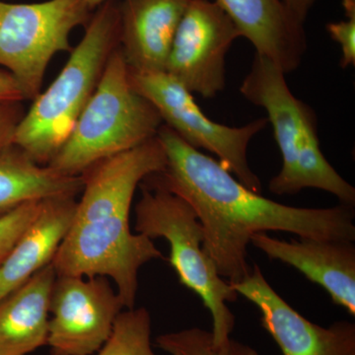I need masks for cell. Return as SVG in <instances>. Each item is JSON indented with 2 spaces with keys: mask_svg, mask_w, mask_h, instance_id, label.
Returning a JSON list of instances; mask_svg holds the SVG:
<instances>
[{
  "mask_svg": "<svg viewBox=\"0 0 355 355\" xmlns=\"http://www.w3.org/2000/svg\"><path fill=\"white\" fill-rule=\"evenodd\" d=\"M159 349L170 355H261L251 345L230 338L221 345H214L211 331L184 329L158 336Z\"/></svg>",
  "mask_w": 355,
  "mask_h": 355,
  "instance_id": "19",
  "label": "cell"
},
{
  "mask_svg": "<svg viewBox=\"0 0 355 355\" xmlns=\"http://www.w3.org/2000/svg\"><path fill=\"white\" fill-rule=\"evenodd\" d=\"M55 279L50 263L0 301V355H28L46 345Z\"/></svg>",
  "mask_w": 355,
  "mask_h": 355,
  "instance_id": "16",
  "label": "cell"
},
{
  "mask_svg": "<svg viewBox=\"0 0 355 355\" xmlns=\"http://www.w3.org/2000/svg\"><path fill=\"white\" fill-rule=\"evenodd\" d=\"M232 287L260 310L261 326L282 354L355 355L354 323L338 321L326 328L306 319L272 288L257 263Z\"/></svg>",
  "mask_w": 355,
  "mask_h": 355,
  "instance_id": "11",
  "label": "cell"
},
{
  "mask_svg": "<svg viewBox=\"0 0 355 355\" xmlns=\"http://www.w3.org/2000/svg\"><path fill=\"white\" fill-rule=\"evenodd\" d=\"M24 114L21 103L0 104V153L14 146V135Z\"/></svg>",
  "mask_w": 355,
  "mask_h": 355,
  "instance_id": "22",
  "label": "cell"
},
{
  "mask_svg": "<svg viewBox=\"0 0 355 355\" xmlns=\"http://www.w3.org/2000/svg\"><path fill=\"white\" fill-rule=\"evenodd\" d=\"M162 125L157 110L132 88L119 46L69 139L48 166L65 176L80 177L96 163L157 137Z\"/></svg>",
  "mask_w": 355,
  "mask_h": 355,
  "instance_id": "5",
  "label": "cell"
},
{
  "mask_svg": "<svg viewBox=\"0 0 355 355\" xmlns=\"http://www.w3.org/2000/svg\"><path fill=\"white\" fill-rule=\"evenodd\" d=\"M139 186L141 198L135 205V231L151 240H167L169 263L180 284L202 299L212 317L214 345H223L231 338L236 323L227 303L236 302L239 294L221 277L205 253V236L197 214L184 198L149 176Z\"/></svg>",
  "mask_w": 355,
  "mask_h": 355,
  "instance_id": "6",
  "label": "cell"
},
{
  "mask_svg": "<svg viewBox=\"0 0 355 355\" xmlns=\"http://www.w3.org/2000/svg\"><path fill=\"white\" fill-rule=\"evenodd\" d=\"M287 9L300 24L304 25L306 18L316 0H282Z\"/></svg>",
  "mask_w": 355,
  "mask_h": 355,
  "instance_id": "24",
  "label": "cell"
},
{
  "mask_svg": "<svg viewBox=\"0 0 355 355\" xmlns=\"http://www.w3.org/2000/svg\"><path fill=\"white\" fill-rule=\"evenodd\" d=\"M240 91L248 101L266 110L282 153V170L268 184L270 193L295 195L304 189H317L335 196L342 205L354 207V187L324 157L316 114L293 95L286 73L272 60L254 53Z\"/></svg>",
  "mask_w": 355,
  "mask_h": 355,
  "instance_id": "4",
  "label": "cell"
},
{
  "mask_svg": "<svg viewBox=\"0 0 355 355\" xmlns=\"http://www.w3.org/2000/svg\"><path fill=\"white\" fill-rule=\"evenodd\" d=\"M130 81L132 88L157 110L164 125L193 148L214 153L240 183L261 193L260 178L248 162V147L254 135L266 127L268 119L238 128L216 123L203 113L190 91L166 71L130 69Z\"/></svg>",
  "mask_w": 355,
  "mask_h": 355,
  "instance_id": "8",
  "label": "cell"
},
{
  "mask_svg": "<svg viewBox=\"0 0 355 355\" xmlns=\"http://www.w3.org/2000/svg\"><path fill=\"white\" fill-rule=\"evenodd\" d=\"M25 101L19 86L9 72L0 70V104Z\"/></svg>",
  "mask_w": 355,
  "mask_h": 355,
  "instance_id": "23",
  "label": "cell"
},
{
  "mask_svg": "<svg viewBox=\"0 0 355 355\" xmlns=\"http://www.w3.org/2000/svg\"><path fill=\"white\" fill-rule=\"evenodd\" d=\"M84 1L87 2L89 6L92 7L93 9H96L98 6L104 3V2L108 1V0H84Z\"/></svg>",
  "mask_w": 355,
  "mask_h": 355,
  "instance_id": "25",
  "label": "cell"
},
{
  "mask_svg": "<svg viewBox=\"0 0 355 355\" xmlns=\"http://www.w3.org/2000/svg\"><path fill=\"white\" fill-rule=\"evenodd\" d=\"M157 137L167 162L164 171L149 178L193 207L202 226L203 249L231 286L252 272L248 246L257 233L282 231L299 238L354 241V207L282 205L249 190L218 161L193 148L164 123Z\"/></svg>",
  "mask_w": 355,
  "mask_h": 355,
  "instance_id": "1",
  "label": "cell"
},
{
  "mask_svg": "<svg viewBox=\"0 0 355 355\" xmlns=\"http://www.w3.org/2000/svg\"><path fill=\"white\" fill-rule=\"evenodd\" d=\"M72 196L46 198L29 228L0 265V301L53 263L76 212Z\"/></svg>",
  "mask_w": 355,
  "mask_h": 355,
  "instance_id": "15",
  "label": "cell"
},
{
  "mask_svg": "<svg viewBox=\"0 0 355 355\" xmlns=\"http://www.w3.org/2000/svg\"><path fill=\"white\" fill-rule=\"evenodd\" d=\"M43 200L26 202L0 217V265L38 216Z\"/></svg>",
  "mask_w": 355,
  "mask_h": 355,
  "instance_id": "20",
  "label": "cell"
},
{
  "mask_svg": "<svg viewBox=\"0 0 355 355\" xmlns=\"http://www.w3.org/2000/svg\"><path fill=\"white\" fill-rule=\"evenodd\" d=\"M94 10L84 0H0V65L15 79L24 100L38 97L51 60L72 51L70 34L86 26Z\"/></svg>",
  "mask_w": 355,
  "mask_h": 355,
  "instance_id": "7",
  "label": "cell"
},
{
  "mask_svg": "<svg viewBox=\"0 0 355 355\" xmlns=\"http://www.w3.org/2000/svg\"><path fill=\"white\" fill-rule=\"evenodd\" d=\"M166 162L156 137L81 175L80 202L51 263L58 277H110L125 308L135 307L140 268L164 256L153 240L132 232L130 207L137 187Z\"/></svg>",
  "mask_w": 355,
  "mask_h": 355,
  "instance_id": "2",
  "label": "cell"
},
{
  "mask_svg": "<svg viewBox=\"0 0 355 355\" xmlns=\"http://www.w3.org/2000/svg\"><path fill=\"white\" fill-rule=\"evenodd\" d=\"M343 7L347 20L329 23L327 30L331 38L340 44V67L347 69L355 64V0H343Z\"/></svg>",
  "mask_w": 355,
  "mask_h": 355,
  "instance_id": "21",
  "label": "cell"
},
{
  "mask_svg": "<svg viewBox=\"0 0 355 355\" xmlns=\"http://www.w3.org/2000/svg\"><path fill=\"white\" fill-rule=\"evenodd\" d=\"M190 0H121L120 48L130 69L165 71Z\"/></svg>",
  "mask_w": 355,
  "mask_h": 355,
  "instance_id": "14",
  "label": "cell"
},
{
  "mask_svg": "<svg viewBox=\"0 0 355 355\" xmlns=\"http://www.w3.org/2000/svg\"><path fill=\"white\" fill-rule=\"evenodd\" d=\"M239 30L211 0H190L173 41L165 71L193 94L214 98L226 86V55Z\"/></svg>",
  "mask_w": 355,
  "mask_h": 355,
  "instance_id": "10",
  "label": "cell"
},
{
  "mask_svg": "<svg viewBox=\"0 0 355 355\" xmlns=\"http://www.w3.org/2000/svg\"><path fill=\"white\" fill-rule=\"evenodd\" d=\"M253 44L256 53L272 60L284 73L298 69L307 40L282 0H214Z\"/></svg>",
  "mask_w": 355,
  "mask_h": 355,
  "instance_id": "13",
  "label": "cell"
},
{
  "mask_svg": "<svg viewBox=\"0 0 355 355\" xmlns=\"http://www.w3.org/2000/svg\"><path fill=\"white\" fill-rule=\"evenodd\" d=\"M119 46L120 2L108 0L93 12L57 78L33 100L16 128L14 146L38 164L48 165L69 139Z\"/></svg>",
  "mask_w": 355,
  "mask_h": 355,
  "instance_id": "3",
  "label": "cell"
},
{
  "mask_svg": "<svg viewBox=\"0 0 355 355\" xmlns=\"http://www.w3.org/2000/svg\"><path fill=\"white\" fill-rule=\"evenodd\" d=\"M123 308L108 277L57 275L46 342L51 355L95 354L109 340Z\"/></svg>",
  "mask_w": 355,
  "mask_h": 355,
  "instance_id": "9",
  "label": "cell"
},
{
  "mask_svg": "<svg viewBox=\"0 0 355 355\" xmlns=\"http://www.w3.org/2000/svg\"><path fill=\"white\" fill-rule=\"evenodd\" d=\"M83 187L81 177L65 176L40 165L17 146L0 153V217L32 200L76 197Z\"/></svg>",
  "mask_w": 355,
  "mask_h": 355,
  "instance_id": "17",
  "label": "cell"
},
{
  "mask_svg": "<svg viewBox=\"0 0 355 355\" xmlns=\"http://www.w3.org/2000/svg\"><path fill=\"white\" fill-rule=\"evenodd\" d=\"M251 244L270 260L296 268L323 287L335 304L355 316V246L352 241L300 238L291 241L257 233Z\"/></svg>",
  "mask_w": 355,
  "mask_h": 355,
  "instance_id": "12",
  "label": "cell"
},
{
  "mask_svg": "<svg viewBox=\"0 0 355 355\" xmlns=\"http://www.w3.org/2000/svg\"><path fill=\"white\" fill-rule=\"evenodd\" d=\"M93 355H155L148 310L135 307L121 312L109 340Z\"/></svg>",
  "mask_w": 355,
  "mask_h": 355,
  "instance_id": "18",
  "label": "cell"
}]
</instances>
